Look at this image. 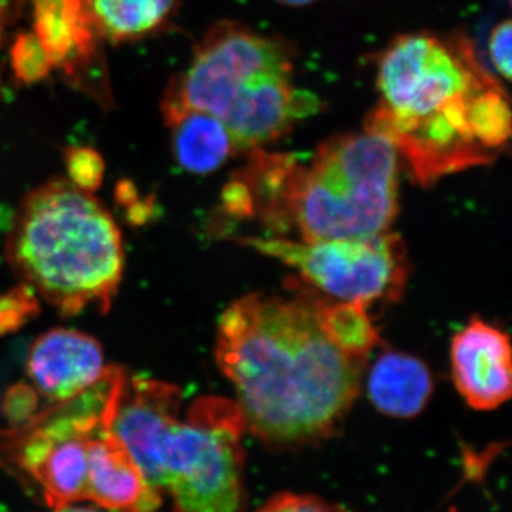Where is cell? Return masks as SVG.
<instances>
[{
  "instance_id": "603a6c76",
  "label": "cell",
  "mask_w": 512,
  "mask_h": 512,
  "mask_svg": "<svg viewBox=\"0 0 512 512\" xmlns=\"http://www.w3.org/2000/svg\"><path fill=\"white\" fill-rule=\"evenodd\" d=\"M6 15H8V0H0V42H2L3 29H5Z\"/></svg>"
},
{
  "instance_id": "7c38bea8",
  "label": "cell",
  "mask_w": 512,
  "mask_h": 512,
  "mask_svg": "<svg viewBox=\"0 0 512 512\" xmlns=\"http://www.w3.org/2000/svg\"><path fill=\"white\" fill-rule=\"evenodd\" d=\"M33 33L53 69L80 74L97 52L96 25L89 0H33Z\"/></svg>"
},
{
  "instance_id": "7402d4cb",
  "label": "cell",
  "mask_w": 512,
  "mask_h": 512,
  "mask_svg": "<svg viewBox=\"0 0 512 512\" xmlns=\"http://www.w3.org/2000/svg\"><path fill=\"white\" fill-rule=\"evenodd\" d=\"M37 399L35 390L28 386H13L5 397V414L13 423L20 424L35 414Z\"/></svg>"
},
{
  "instance_id": "52a82bcc",
  "label": "cell",
  "mask_w": 512,
  "mask_h": 512,
  "mask_svg": "<svg viewBox=\"0 0 512 512\" xmlns=\"http://www.w3.org/2000/svg\"><path fill=\"white\" fill-rule=\"evenodd\" d=\"M126 375L107 366L83 393L0 430V468L39 491L53 510L86 500L90 439L110 424Z\"/></svg>"
},
{
  "instance_id": "6da1fadb",
  "label": "cell",
  "mask_w": 512,
  "mask_h": 512,
  "mask_svg": "<svg viewBox=\"0 0 512 512\" xmlns=\"http://www.w3.org/2000/svg\"><path fill=\"white\" fill-rule=\"evenodd\" d=\"M215 356L247 430L274 446L328 437L355 402L365 363L330 339L318 305L255 293L221 316Z\"/></svg>"
},
{
  "instance_id": "2e32d148",
  "label": "cell",
  "mask_w": 512,
  "mask_h": 512,
  "mask_svg": "<svg viewBox=\"0 0 512 512\" xmlns=\"http://www.w3.org/2000/svg\"><path fill=\"white\" fill-rule=\"evenodd\" d=\"M318 312L330 339L349 355L365 359L367 353L375 348L377 333L365 306L340 302L336 305H318Z\"/></svg>"
},
{
  "instance_id": "cb8c5ba5",
  "label": "cell",
  "mask_w": 512,
  "mask_h": 512,
  "mask_svg": "<svg viewBox=\"0 0 512 512\" xmlns=\"http://www.w3.org/2000/svg\"><path fill=\"white\" fill-rule=\"evenodd\" d=\"M276 2L291 6V8H302V6L311 5V3L316 2V0H276Z\"/></svg>"
},
{
  "instance_id": "277c9868",
  "label": "cell",
  "mask_w": 512,
  "mask_h": 512,
  "mask_svg": "<svg viewBox=\"0 0 512 512\" xmlns=\"http://www.w3.org/2000/svg\"><path fill=\"white\" fill-rule=\"evenodd\" d=\"M6 256L22 284L66 316L109 312L124 274L123 238L110 212L63 178L23 198Z\"/></svg>"
},
{
  "instance_id": "8992f818",
  "label": "cell",
  "mask_w": 512,
  "mask_h": 512,
  "mask_svg": "<svg viewBox=\"0 0 512 512\" xmlns=\"http://www.w3.org/2000/svg\"><path fill=\"white\" fill-rule=\"evenodd\" d=\"M399 153L379 134L325 141L311 164L295 163L284 198V228L301 241L366 238L389 229L399 210Z\"/></svg>"
},
{
  "instance_id": "8fae6325",
  "label": "cell",
  "mask_w": 512,
  "mask_h": 512,
  "mask_svg": "<svg viewBox=\"0 0 512 512\" xmlns=\"http://www.w3.org/2000/svg\"><path fill=\"white\" fill-rule=\"evenodd\" d=\"M86 500L113 512H154L161 504V493L148 485L110 424L90 439Z\"/></svg>"
},
{
  "instance_id": "d6986e66",
  "label": "cell",
  "mask_w": 512,
  "mask_h": 512,
  "mask_svg": "<svg viewBox=\"0 0 512 512\" xmlns=\"http://www.w3.org/2000/svg\"><path fill=\"white\" fill-rule=\"evenodd\" d=\"M37 308L35 292L25 285L0 296V335L19 329L35 315Z\"/></svg>"
},
{
  "instance_id": "5b68a950",
  "label": "cell",
  "mask_w": 512,
  "mask_h": 512,
  "mask_svg": "<svg viewBox=\"0 0 512 512\" xmlns=\"http://www.w3.org/2000/svg\"><path fill=\"white\" fill-rule=\"evenodd\" d=\"M292 73L293 52L284 40L220 22L205 33L161 104L212 114L227 127L235 154L251 153L318 110V97L299 90Z\"/></svg>"
},
{
  "instance_id": "9a60e30c",
  "label": "cell",
  "mask_w": 512,
  "mask_h": 512,
  "mask_svg": "<svg viewBox=\"0 0 512 512\" xmlns=\"http://www.w3.org/2000/svg\"><path fill=\"white\" fill-rule=\"evenodd\" d=\"M177 0H89L100 36L128 42L156 32L170 19Z\"/></svg>"
},
{
  "instance_id": "ba28073f",
  "label": "cell",
  "mask_w": 512,
  "mask_h": 512,
  "mask_svg": "<svg viewBox=\"0 0 512 512\" xmlns=\"http://www.w3.org/2000/svg\"><path fill=\"white\" fill-rule=\"evenodd\" d=\"M242 242L291 266L306 282L340 302L365 308L399 295L406 281L402 239L387 231L373 237L316 242L255 237Z\"/></svg>"
},
{
  "instance_id": "4fadbf2b",
  "label": "cell",
  "mask_w": 512,
  "mask_h": 512,
  "mask_svg": "<svg viewBox=\"0 0 512 512\" xmlns=\"http://www.w3.org/2000/svg\"><path fill=\"white\" fill-rule=\"evenodd\" d=\"M161 111L175 161L188 173H214L235 154L227 127L212 114L171 104H161Z\"/></svg>"
},
{
  "instance_id": "d4e9b609",
  "label": "cell",
  "mask_w": 512,
  "mask_h": 512,
  "mask_svg": "<svg viewBox=\"0 0 512 512\" xmlns=\"http://www.w3.org/2000/svg\"><path fill=\"white\" fill-rule=\"evenodd\" d=\"M53 512H97L96 510H92V508H80V507H70V505H64L62 508H56Z\"/></svg>"
},
{
  "instance_id": "30bf717a",
  "label": "cell",
  "mask_w": 512,
  "mask_h": 512,
  "mask_svg": "<svg viewBox=\"0 0 512 512\" xmlns=\"http://www.w3.org/2000/svg\"><path fill=\"white\" fill-rule=\"evenodd\" d=\"M106 369L100 343L79 330H49L29 350L30 380L37 392L55 403L83 393L99 382Z\"/></svg>"
},
{
  "instance_id": "9c48e42d",
  "label": "cell",
  "mask_w": 512,
  "mask_h": 512,
  "mask_svg": "<svg viewBox=\"0 0 512 512\" xmlns=\"http://www.w3.org/2000/svg\"><path fill=\"white\" fill-rule=\"evenodd\" d=\"M451 369L458 392L473 409H497L512 392L510 338L484 320H470L451 343Z\"/></svg>"
},
{
  "instance_id": "ffe728a7",
  "label": "cell",
  "mask_w": 512,
  "mask_h": 512,
  "mask_svg": "<svg viewBox=\"0 0 512 512\" xmlns=\"http://www.w3.org/2000/svg\"><path fill=\"white\" fill-rule=\"evenodd\" d=\"M259 512H352L309 494L281 493L268 501Z\"/></svg>"
},
{
  "instance_id": "3957f363",
  "label": "cell",
  "mask_w": 512,
  "mask_h": 512,
  "mask_svg": "<svg viewBox=\"0 0 512 512\" xmlns=\"http://www.w3.org/2000/svg\"><path fill=\"white\" fill-rule=\"evenodd\" d=\"M181 403L180 387L126 375L110 429L175 512H241L247 426L238 404L200 397L180 419Z\"/></svg>"
},
{
  "instance_id": "e0dca14e",
  "label": "cell",
  "mask_w": 512,
  "mask_h": 512,
  "mask_svg": "<svg viewBox=\"0 0 512 512\" xmlns=\"http://www.w3.org/2000/svg\"><path fill=\"white\" fill-rule=\"evenodd\" d=\"M10 64L16 80L23 84L42 82L55 70L33 32L20 33L16 37L10 49Z\"/></svg>"
},
{
  "instance_id": "7a4b0ae2",
  "label": "cell",
  "mask_w": 512,
  "mask_h": 512,
  "mask_svg": "<svg viewBox=\"0 0 512 512\" xmlns=\"http://www.w3.org/2000/svg\"><path fill=\"white\" fill-rule=\"evenodd\" d=\"M495 83L466 37L397 36L377 63L380 100L365 131L387 138L421 185L490 164L497 157L478 143L470 114Z\"/></svg>"
},
{
  "instance_id": "ac0fdd59",
  "label": "cell",
  "mask_w": 512,
  "mask_h": 512,
  "mask_svg": "<svg viewBox=\"0 0 512 512\" xmlns=\"http://www.w3.org/2000/svg\"><path fill=\"white\" fill-rule=\"evenodd\" d=\"M63 158L70 183L87 192L99 190L106 167L94 148L69 147L64 150Z\"/></svg>"
},
{
  "instance_id": "5bb4252c",
  "label": "cell",
  "mask_w": 512,
  "mask_h": 512,
  "mask_svg": "<svg viewBox=\"0 0 512 512\" xmlns=\"http://www.w3.org/2000/svg\"><path fill=\"white\" fill-rule=\"evenodd\" d=\"M367 392L379 412L409 419L429 403L433 379L430 370L417 357L386 352L370 370Z\"/></svg>"
},
{
  "instance_id": "44dd1931",
  "label": "cell",
  "mask_w": 512,
  "mask_h": 512,
  "mask_svg": "<svg viewBox=\"0 0 512 512\" xmlns=\"http://www.w3.org/2000/svg\"><path fill=\"white\" fill-rule=\"evenodd\" d=\"M511 40L512 23L510 19L503 20L491 32L488 40V50L493 67L504 80H511Z\"/></svg>"
}]
</instances>
